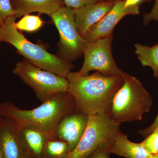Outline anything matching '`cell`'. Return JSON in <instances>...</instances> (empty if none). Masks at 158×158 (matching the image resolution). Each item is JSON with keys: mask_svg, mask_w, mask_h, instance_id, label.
Masks as SVG:
<instances>
[{"mask_svg": "<svg viewBox=\"0 0 158 158\" xmlns=\"http://www.w3.org/2000/svg\"><path fill=\"white\" fill-rule=\"evenodd\" d=\"M50 17L60 37L57 56L71 63L82 56L87 44L77 31L73 9L62 6Z\"/></svg>", "mask_w": 158, "mask_h": 158, "instance_id": "6", "label": "cell"}, {"mask_svg": "<svg viewBox=\"0 0 158 158\" xmlns=\"http://www.w3.org/2000/svg\"><path fill=\"white\" fill-rule=\"evenodd\" d=\"M15 16L6 20L1 27L2 42L14 46L17 52L37 67L67 78L74 65L48 52L42 46L28 40L15 27Z\"/></svg>", "mask_w": 158, "mask_h": 158, "instance_id": "3", "label": "cell"}, {"mask_svg": "<svg viewBox=\"0 0 158 158\" xmlns=\"http://www.w3.org/2000/svg\"><path fill=\"white\" fill-rule=\"evenodd\" d=\"M88 115L75 111L62 118L55 133V138L65 141L72 152L81 140L87 127Z\"/></svg>", "mask_w": 158, "mask_h": 158, "instance_id": "10", "label": "cell"}, {"mask_svg": "<svg viewBox=\"0 0 158 158\" xmlns=\"http://www.w3.org/2000/svg\"><path fill=\"white\" fill-rule=\"evenodd\" d=\"M18 129L22 144L29 157L42 158L46 143L50 138L39 129L32 126H26Z\"/></svg>", "mask_w": 158, "mask_h": 158, "instance_id": "13", "label": "cell"}, {"mask_svg": "<svg viewBox=\"0 0 158 158\" xmlns=\"http://www.w3.org/2000/svg\"><path fill=\"white\" fill-rule=\"evenodd\" d=\"M139 14L138 6L125 8L124 1H117L104 17L89 29L85 39L87 43H91L110 36L113 34L114 28L124 16Z\"/></svg>", "mask_w": 158, "mask_h": 158, "instance_id": "9", "label": "cell"}, {"mask_svg": "<svg viewBox=\"0 0 158 158\" xmlns=\"http://www.w3.org/2000/svg\"><path fill=\"white\" fill-rule=\"evenodd\" d=\"M122 76L123 84L115 94L108 114L120 124L141 121L151 109L152 98L135 77L124 72Z\"/></svg>", "mask_w": 158, "mask_h": 158, "instance_id": "4", "label": "cell"}, {"mask_svg": "<svg viewBox=\"0 0 158 158\" xmlns=\"http://www.w3.org/2000/svg\"><path fill=\"white\" fill-rule=\"evenodd\" d=\"M155 4L151 11L144 14L143 20L144 24L147 25L152 20L158 22V0H155Z\"/></svg>", "mask_w": 158, "mask_h": 158, "instance_id": "23", "label": "cell"}, {"mask_svg": "<svg viewBox=\"0 0 158 158\" xmlns=\"http://www.w3.org/2000/svg\"><path fill=\"white\" fill-rule=\"evenodd\" d=\"M13 72L28 85L42 103L68 92L69 81L66 78L37 67L25 59L18 62Z\"/></svg>", "mask_w": 158, "mask_h": 158, "instance_id": "5", "label": "cell"}, {"mask_svg": "<svg viewBox=\"0 0 158 158\" xmlns=\"http://www.w3.org/2000/svg\"><path fill=\"white\" fill-rule=\"evenodd\" d=\"M113 39L111 34L94 42L87 43L83 52L84 64L78 73L87 76L89 72L95 70L105 75L122 76L123 72L117 66L112 55Z\"/></svg>", "mask_w": 158, "mask_h": 158, "instance_id": "8", "label": "cell"}, {"mask_svg": "<svg viewBox=\"0 0 158 158\" xmlns=\"http://www.w3.org/2000/svg\"><path fill=\"white\" fill-rule=\"evenodd\" d=\"M2 24L0 23V46H1V42H2V34H1V27H2Z\"/></svg>", "mask_w": 158, "mask_h": 158, "instance_id": "26", "label": "cell"}, {"mask_svg": "<svg viewBox=\"0 0 158 158\" xmlns=\"http://www.w3.org/2000/svg\"><path fill=\"white\" fill-rule=\"evenodd\" d=\"M11 2L16 18L34 12L50 16L62 7L61 0H11Z\"/></svg>", "mask_w": 158, "mask_h": 158, "instance_id": "15", "label": "cell"}, {"mask_svg": "<svg viewBox=\"0 0 158 158\" xmlns=\"http://www.w3.org/2000/svg\"><path fill=\"white\" fill-rule=\"evenodd\" d=\"M135 54L141 65L151 67L154 77L158 80V44L149 47L138 43L135 44Z\"/></svg>", "mask_w": 158, "mask_h": 158, "instance_id": "16", "label": "cell"}, {"mask_svg": "<svg viewBox=\"0 0 158 158\" xmlns=\"http://www.w3.org/2000/svg\"><path fill=\"white\" fill-rule=\"evenodd\" d=\"M66 6L73 9L97 3L98 0H64Z\"/></svg>", "mask_w": 158, "mask_h": 158, "instance_id": "22", "label": "cell"}, {"mask_svg": "<svg viewBox=\"0 0 158 158\" xmlns=\"http://www.w3.org/2000/svg\"><path fill=\"white\" fill-rule=\"evenodd\" d=\"M0 158H3L2 156V153H1V152H0Z\"/></svg>", "mask_w": 158, "mask_h": 158, "instance_id": "29", "label": "cell"}, {"mask_svg": "<svg viewBox=\"0 0 158 158\" xmlns=\"http://www.w3.org/2000/svg\"><path fill=\"white\" fill-rule=\"evenodd\" d=\"M44 22L38 15H26L20 20L15 23V27L18 31L34 32L42 27Z\"/></svg>", "mask_w": 158, "mask_h": 158, "instance_id": "18", "label": "cell"}, {"mask_svg": "<svg viewBox=\"0 0 158 158\" xmlns=\"http://www.w3.org/2000/svg\"><path fill=\"white\" fill-rule=\"evenodd\" d=\"M141 1V0H126L124 2V7L127 8L138 6Z\"/></svg>", "mask_w": 158, "mask_h": 158, "instance_id": "25", "label": "cell"}, {"mask_svg": "<svg viewBox=\"0 0 158 158\" xmlns=\"http://www.w3.org/2000/svg\"><path fill=\"white\" fill-rule=\"evenodd\" d=\"M110 153L126 158H150L153 155L141 143L130 141L127 136L120 131L111 141Z\"/></svg>", "mask_w": 158, "mask_h": 158, "instance_id": "14", "label": "cell"}, {"mask_svg": "<svg viewBox=\"0 0 158 158\" xmlns=\"http://www.w3.org/2000/svg\"><path fill=\"white\" fill-rule=\"evenodd\" d=\"M150 158H158V154L155 155H153Z\"/></svg>", "mask_w": 158, "mask_h": 158, "instance_id": "27", "label": "cell"}, {"mask_svg": "<svg viewBox=\"0 0 158 158\" xmlns=\"http://www.w3.org/2000/svg\"><path fill=\"white\" fill-rule=\"evenodd\" d=\"M0 152L3 158H30L24 148L13 120L0 116Z\"/></svg>", "mask_w": 158, "mask_h": 158, "instance_id": "11", "label": "cell"}, {"mask_svg": "<svg viewBox=\"0 0 158 158\" xmlns=\"http://www.w3.org/2000/svg\"><path fill=\"white\" fill-rule=\"evenodd\" d=\"M68 92L73 97L76 111L90 115L110 112L115 94L123 83L122 76H111L98 72L83 76L71 72Z\"/></svg>", "mask_w": 158, "mask_h": 158, "instance_id": "1", "label": "cell"}, {"mask_svg": "<svg viewBox=\"0 0 158 158\" xmlns=\"http://www.w3.org/2000/svg\"><path fill=\"white\" fill-rule=\"evenodd\" d=\"M115 3L110 1L73 9L77 31L80 35L85 39L89 29L104 17Z\"/></svg>", "mask_w": 158, "mask_h": 158, "instance_id": "12", "label": "cell"}, {"mask_svg": "<svg viewBox=\"0 0 158 158\" xmlns=\"http://www.w3.org/2000/svg\"><path fill=\"white\" fill-rule=\"evenodd\" d=\"M145 149L152 155L158 154V127L141 142Z\"/></svg>", "mask_w": 158, "mask_h": 158, "instance_id": "19", "label": "cell"}, {"mask_svg": "<svg viewBox=\"0 0 158 158\" xmlns=\"http://www.w3.org/2000/svg\"><path fill=\"white\" fill-rule=\"evenodd\" d=\"M75 111V101L68 92L53 97L30 110L20 109L11 102H0V116L13 120L18 128L35 127L50 138H55L56 129L62 118Z\"/></svg>", "mask_w": 158, "mask_h": 158, "instance_id": "2", "label": "cell"}, {"mask_svg": "<svg viewBox=\"0 0 158 158\" xmlns=\"http://www.w3.org/2000/svg\"><path fill=\"white\" fill-rule=\"evenodd\" d=\"M0 23L2 25L3 23V21L2 20V19H1V18H0Z\"/></svg>", "mask_w": 158, "mask_h": 158, "instance_id": "28", "label": "cell"}, {"mask_svg": "<svg viewBox=\"0 0 158 158\" xmlns=\"http://www.w3.org/2000/svg\"><path fill=\"white\" fill-rule=\"evenodd\" d=\"M111 141L104 142L85 158H110V145Z\"/></svg>", "mask_w": 158, "mask_h": 158, "instance_id": "21", "label": "cell"}, {"mask_svg": "<svg viewBox=\"0 0 158 158\" xmlns=\"http://www.w3.org/2000/svg\"><path fill=\"white\" fill-rule=\"evenodd\" d=\"M157 127H158V114L155 120L151 125L144 129L139 130V132L144 137H147Z\"/></svg>", "mask_w": 158, "mask_h": 158, "instance_id": "24", "label": "cell"}, {"mask_svg": "<svg viewBox=\"0 0 158 158\" xmlns=\"http://www.w3.org/2000/svg\"><path fill=\"white\" fill-rule=\"evenodd\" d=\"M15 15L11 0H0V18L3 23Z\"/></svg>", "mask_w": 158, "mask_h": 158, "instance_id": "20", "label": "cell"}, {"mask_svg": "<svg viewBox=\"0 0 158 158\" xmlns=\"http://www.w3.org/2000/svg\"><path fill=\"white\" fill-rule=\"evenodd\" d=\"M70 152L65 141L56 138H49L44 146L42 158H69Z\"/></svg>", "mask_w": 158, "mask_h": 158, "instance_id": "17", "label": "cell"}, {"mask_svg": "<svg viewBox=\"0 0 158 158\" xmlns=\"http://www.w3.org/2000/svg\"><path fill=\"white\" fill-rule=\"evenodd\" d=\"M120 124L108 113L88 115L87 127L76 148L69 158H85L100 144L113 140L120 131Z\"/></svg>", "mask_w": 158, "mask_h": 158, "instance_id": "7", "label": "cell"}]
</instances>
